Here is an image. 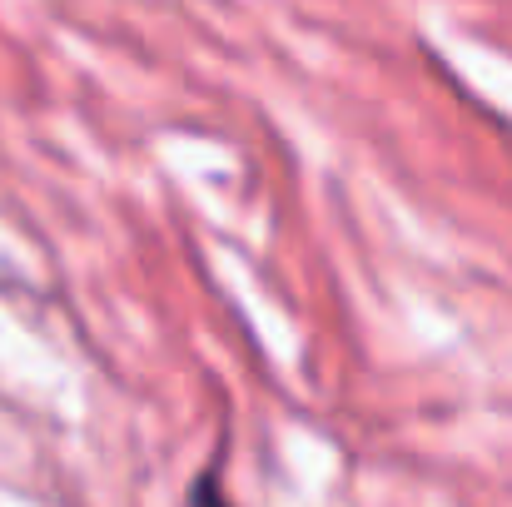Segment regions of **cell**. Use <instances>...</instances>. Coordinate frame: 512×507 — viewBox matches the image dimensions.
<instances>
[{
  "instance_id": "6da1fadb",
  "label": "cell",
  "mask_w": 512,
  "mask_h": 507,
  "mask_svg": "<svg viewBox=\"0 0 512 507\" xmlns=\"http://www.w3.org/2000/svg\"><path fill=\"white\" fill-rule=\"evenodd\" d=\"M189 507H234V503L224 498V488H219L214 473H199L194 488H189Z\"/></svg>"
}]
</instances>
